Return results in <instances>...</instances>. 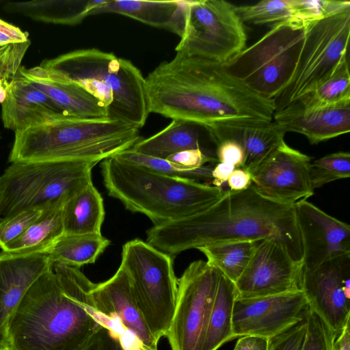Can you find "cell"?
<instances>
[{"instance_id":"obj_13","label":"cell","mask_w":350,"mask_h":350,"mask_svg":"<svg viewBox=\"0 0 350 350\" xmlns=\"http://www.w3.org/2000/svg\"><path fill=\"white\" fill-rule=\"evenodd\" d=\"M303 262L293 260L280 243L262 239L247 267L234 282L237 299L301 291Z\"/></svg>"},{"instance_id":"obj_22","label":"cell","mask_w":350,"mask_h":350,"mask_svg":"<svg viewBox=\"0 0 350 350\" xmlns=\"http://www.w3.org/2000/svg\"><path fill=\"white\" fill-rule=\"evenodd\" d=\"M22 74L47 95L68 118L94 119L109 117L101 101L76 83L40 66L27 69Z\"/></svg>"},{"instance_id":"obj_43","label":"cell","mask_w":350,"mask_h":350,"mask_svg":"<svg viewBox=\"0 0 350 350\" xmlns=\"http://www.w3.org/2000/svg\"><path fill=\"white\" fill-rule=\"evenodd\" d=\"M29 40L28 33L0 18V46Z\"/></svg>"},{"instance_id":"obj_38","label":"cell","mask_w":350,"mask_h":350,"mask_svg":"<svg viewBox=\"0 0 350 350\" xmlns=\"http://www.w3.org/2000/svg\"><path fill=\"white\" fill-rule=\"evenodd\" d=\"M51 206L44 208H29L8 217L0 218V248L23 234Z\"/></svg>"},{"instance_id":"obj_23","label":"cell","mask_w":350,"mask_h":350,"mask_svg":"<svg viewBox=\"0 0 350 350\" xmlns=\"http://www.w3.org/2000/svg\"><path fill=\"white\" fill-rule=\"evenodd\" d=\"M215 145L224 140L238 143L244 152L242 168L252 172L284 141V130L273 120L265 124L227 125L204 129Z\"/></svg>"},{"instance_id":"obj_39","label":"cell","mask_w":350,"mask_h":350,"mask_svg":"<svg viewBox=\"0 0 350 350\" xmlns=\"http://www.w3.org/2000/svg\"><path fill=\"white\" fill-rule=\"evenodd\" d=\"M348 6L349 1L340 0H295L296 21L310 22L323 18Z\"/></svg>"},{"instance_id":"obj_45","label":"cell","mask_w":350,"mask_h":350,"mask_svg":"<svg viewBox=\"0 0 350 350\" xmlns=\"http://www.w3.org/2000/svg\"><path fill=\"white\" fill-rule=\"evenodd\" d=\"M227 183L230 191H244L252 185L251 173L242 167L235 168Z\"/></svg>"},{"instance_id":"obj_7","label":"cell","mask_w":350,"mask_h":350,"mask_svg":"<svg viewBox=\"0 0 350 350\" xmlns=\"http://www.w3.org/2000/svg\"><path fill=\"white\" fill-rule=\"evenodd\" d=\"M88 161L11 163L0 176V218L68 199L92 183L97 164Z\"/></svg>"},{"instance_id":"obj_40","label":"cell","mask_w":350,"mask_h":350,"mask_svg":"<svg viewBox=\"0 0 350 350\" xmlns=\"http://www.w3.org/2000/svg\"><path fill=\"white\" fill-rule=\"evenodd\" d=\"M306 331L305 320L269 339L268 350H301Z\"/></svg>"},{"instance_id":"obj_34","label":"cell","mask_w":350,"mask_h":350,"mask_svg":"<svg viewBox=\"0 0 350 350\" xmlns=\"http://www.w3.org/2000/svg\"><path fill=\"white\" fill-rule=\"evenodd\" d=\"M295 0H262L248 5H234V10L243 23L269 25L296 21Z\"/></svg>"},{"instance_id":"obj_37","label":"cell","mask_w":350,"mask_h":350,"mask_svg":"<svg viewBox=\"0 0 350 350\" xmlns=\"http://www.w3.org/2000/svg\"><path fill=\"white\" fill-rule=\"evenodd\" d=\"M306 331L301 350H335L336 336L327 324L312 310L305 319Z\"/></svg>"},{"instance_id":"obj_42","label":"cell","mask_w":350,"mask_h":350,"mask_svg":"<svg viewBox=\"0 0 350 350\" xmlns=\"http://www.w3.org/2000/svg\"><path fill=\"white\" fill-rule=\"evenodd\" d=\"M215 155L218 162L231 164L242 167L244 152L241 146L232 140H224L216 145Z\"/></svg>"},{"instance_id":"obj_8","label":"cell","mask_w":350,"mask_h":350,"mask_svg":"<svg viewBox=\"0 0 350 350\" xmlns=\"http://www.w3.org/2000/svg\"><path fill=\"white\" fill-rule=\"evenodd\" d=\"M308 23L287 21L271 26L258 40L223 64L224 69L255 93L275 100L293 75Z\"/></svg>"},{"instance_id":"obj_16","label":"cell","mask_w":350,"mask_h":350,"mask_svg":"<svg viewBox=\"0 0 350 350\" xmlns=\"http://www.w3.org/2000/svg\"><path fill=\"white\" fill-rule=\"evenodd\" d=\"M311 158L284 141L251 172L252 185L265 197L277 202L295 204L312 196Z\"/></svg>"},{"instance_id":"obj_4","label":"cell","mask_w":350,"mask_h":350,"mask_svg":"<svg viewBox=\"0 0 350 350\" xmlns=\"http://www.w3.org/2000/svg\"><path fill=\"white\" fill-rule=\"evenodd\" d=\"M101 174L109 196L127 210L145 215L154 225L200 213L217 202L226 191L165 175L115 156L102 161Z\"/></svg>"},{"instance_id":"obj_21","label":"cell","mask_w":350,"mask_h":350,"mask_svg":"<svg viewBox=\"0 0 350 350\" xmlns=\"http://www.w3.org/2000/svg\"><path fill=\"white\" fill-rule=\"evenodd\" d=\"M273 120L284 131L304 135L317 144L350 131V101L311 109L291 104L274 113Z\"/></svg>"},{"instance_id":"obj_10","label":"cell","mask_w":350,"mask_h":350,"mask_svg":"<svg viewBox=\"0 0 350 350\" xmlns=\"http://www.w3.org/2000/svg\"><path fill=\"white\" fill-rule=\"evenodd\" d=\"M350 6L308 23L293 75L275 99L276 111L297 101L327 80L348 56Z\"/></svg>"},{"instance_id":"obj_33","label":"cell","mask_w":350,"mask_h":350,"mask_svg":"<svg viewBox=\"0 0 350 350\" xmlns=\"http://www.w3.org/2000/svg\"><path fill=\"white\" fill-rule=\"evenodd\" d=\"M114 156L124 161L170 176L189 179L210 185L212 183V171L215 163H208L197 169L187 170L167 159L144 155L131 148L122 151Z\"/></svg>"},{"instance_id":"obj_46","label":"cell","mask_w":350,"mask_h":350,"mask_svg":"<svg viewBox=\"0 0 350 350\" xmlns=\"http://www.w3.org/2000/svg\"><path fill=\"white\" fill-rule=\"evenodd\" d=\"M269 339L258 336H243L237 340L233 350H268Z\"/></svg>"},{"instance_id":"obj_3","label":"cell","mask_w":350,"mask_h":350,"mask_svg":"<svg viewBox=\"0 0 350 350\" xmlns=\"http://www.w3.org/2000/svg\"><path fill=\"white\" fill-rule=\"evenodd\" d=\"M146 242L170 256L211 244L239 240L271 239L303 262V247L295 204L277 202L252 185L241 191L226 190L206 210L193 215L154 225Z\"/></svg>"},{"instance_id":"obj_9","label":"cell","mask_w":350,"mask_h":350,"mask_svg":"<svg viewBox=\"0 0 350 350\" xmlns=\"http://www.w3.org/2000/svg\"><path fill=\"white\" fill-rule=\"evenodd\" d=\"M120 266L129 275L148 327L159 341L167 334L176 306L178 279L172 256L136 239L123 245Z\"/></svg>"},{"instance_id":"obj_47","label":"cell","mask_w":350,"mask_h":350,"mask_svg":"<svg viewBox=\"0 0 350 350\" xmlns=\"http://www.w3.org/2000/svg\"><path fill=\"white\" fill-rule=\"evenodd\" d=\"M235 168L237 167L227 163L217 162L215 163L212 171L211 185L221 188V185L227 182Z\"/></svg>"},{"instance_id":"obj_18","label":"cell","mask_w":350,"mask_h":350,"mask_svg":"<svg viewBox=\"0 0 350 350\" xmlns=\"http://www.w3.org/2000/svg\"><path fill=\"white\" fill-rule=\"evenodd\" d=\"M52 263L46 252H0V349L7 350V325L13 311Z\"/></svg>"},{"instance_id":"obj_27","label":"cell","mask_w":350,"mask_h":350,"mask_svg":"<svg viewBox=\"0 0 350 350\" xmlns=\"http://www.w3.org/2000/svg\"><path fill=\"white\" fill-rule=\"evenodd\" d=\"M63 218L64 234H101L103 199L92 182L66 201Z\"/></svg>"},{"instance_id":"obj_5","label":"cell","mask_w":350,"mask_h":350,"mask_svg":"<svg viewBox=\"0 0 350 350\" xmlns=\"http://www.w3.org/2000/svg\"><path fill=\"white\" fill-rule=\"evenodd\" d=\"M142 139L138 127L119 119L63 118L16 132L8 161L98 163Z\"/></svg>"},{"instance_id":"obj_50","label":"cell","mask_w":350,"mask_h":350,"mask_svg":"<svg viewBox=\"0 0 350 350\" xmlns=\"http://www.w3.org/2000/svg\"><path fill=\"white\" fill-rule=\"evenodd\" d=\"M0 350H1V349H0Z\"/></svg>"},{"instance_id":"obj_12","label":"cell","mask_w":350,"mask_h":350,"mask_svg":"<svg viewBox=\"0 0 350 350\" xmlns=\"http://www.w3.org/2000/svg\"><path fill=\"white\" fill-rule=\"evenodd\" d=\"M219 278L218 270L198 260L178 279L175 309L165 336L171 350H200Z\"/></svg>"},{"instance_id":"obj_31","label":"cell","mask_w":350,"mask_h":350,"mask_svg":"<svg viewBox=\"0 0 350 350\" xmlns=\"http://www.w3.org/2000/svg\"><path fill=\"white\" fill-rule=\"evenodd\" d=\"M260 241L219 242L202 247L198 250L204 254L211 266L234 283L249 264Z\"/></svg>"},{"instance_id":"obj_48","label":"cell","mask_w":350,"mask_h":350,"mask_svg":"<svg viewBox=\"0 0 350 350\" xmlns=\"http://www.w3.org/2000/svg\"><path fill=\"white\" fill-rule=\"evenodd\" d=\"M335 350H350V321H349L335 340Z\"/></svg>"},{"instance_id":"obj_28","label":"cell","mask_w":350,"mask_h":350,"mask_svg":"<svg viewBox=\"0 0 350 350\" xmlns=\"http://www.w3.org/2000/svg\"><path fill=\"white\" fill-rule=\"evenodd\" d=\"M236 299L234 283L219 272L213 303L200 350H217L226 342L235 338L232 320Z\"/></svg>"},{"instance_id":"obj_25","label":"cell","mask_w":350,"mask_h":350,"mask_svg":"<svg viewBox=\"0 0 350 350\" xmlns=\"http://www.w3.org/2000/svg\"><path fill=\"white\" fill-rule=\"evenodd\" d=\"M200 127L192 122L172 120L165 128L148 138H142L131 149L163 159L185 150L200 149L208 157L217 160L215 154L201 142Z\"/></svg>"},{"instance_id":"obj_2","label":"cell","mask_w":350,"mask_h":350,"mask_svg":"<svg viewBox=\"0 0 350 350\" xmlns=\"http://www.w3.org/2000/svg\"><path fill=\"white\" fill-rule=\"evenodd\" d=\"M79 269L61 262L31 286L7 325V350H85L103 327Z\"/></svg>"},{"instance_id":"obj_17","label":"cell","mask_w":350,"mask_h":350,"mask_svg":"<svg viewBox=\"0 0 350 350\" xmlns=\"http://www.w3.org/2000/svg\"><path fill=\"white\" fill-rule=\"evenodd\" d=\"M295 210L303 247V270L350 254L349 224L306 200L296 202Z\"/></svg>"},{"instance_id":"obj_49","label":"cell","mask_w":350,"mask_h":350,"mask_svg":"<svg viewBox=\"0 0 350 350\" xmlns=\"http://www.w3.org/2000/svg\"><path fill=\"white\" fill-rule=\"evenodd\" d=\"M4 3V1H0V3Z\"/></svg>"},{"instance_id":"obj_14","label":"cell","mask_w":350,"mask_h":350,"mask_svg":"<svg viewBox=\"0 0 350 350\" xmlns=\"http://www.w3.org/2000/svg\"><path fill=\"white\" fill-rule=\"evenodd\" d=\"M310 309L303 291L236 299L232 312L234 338L258 336L268 339L305 320Z\"/></svg>"},{"instance_id":"obj_6","label":"cell","mask_w":350,"mask_h":350,"mask_svg":"<svg viewBox=\"0 0 350 350\" xmlns=\"http://www.w3.org/2000/svg\"><path fill=\"white\" fill-rule=\"evenodd\" d=\"M40 66L81 86L103 103L109 117L139 129L145 124L150 113L145 78L131 61L86 49L44 59Z\"/></svg>"},{"instance_id":"obj_20","label":"cell","mask_w":350,"mask_h":350,"mask_svg":"<svg viewBox=\"0 0 350 350\" xmlns=\"http://www.w3.org/2000/svg\"><path fill=\"white\" fill-rule=\"evenodd\" d=\"M63 118H68L22 74L19 68L1 103L4 127L16 133Z\"/></svg>"},{"instance_id":"obj_30","label":"cell","mask_w":350,"mask_h":350,"mask_svg":"<svg viewBox=\"0 0 350 350\" xmlns=\"http://www.w3.org/2000/svg\"><path fill=\"white\" fill-rule=\"evenodd\" d=\"M109 244L102 234H63L46 253L52 262L80 268L94 263Z\"/></svg>"},{"instance_id":"obj_36","label":"cell","mask_w":350,"mask_h":350,"mask_svg":"<svg viewBox=\"0 0 350 350\" xmlns=\"http://www.w3.org/2000/svg\"><path fill=\"white\" fill-rule=\"evenodd\" d=\"M30 41L0 46V103L5 100L7 90L21 66Z\"/></svg>"},{"instance_id":"obj_1","label":"cell","mask_w":350,"mask_h":350,"mask_svg":"<svg viewBox=\"0 0 350 350\" xmlns=\"http://www.w3.org/2000/svg\"><path fill=\"white\" fill-rule=\"evenodd\" d=\"M150 113L204 129L269 123L274 99L264 98L226 71L223 64L177 53L145 78Z\"/></svg>"},{"instance_id":"obj_35","label":"cell","mask_w":350,"mask_h":350,"mask_svg":"<svg viewBox=\"0 0 350 350\" xmlns=\"http://www.w3.org/2000/svg\"><path fill=\"white\" fill-rule=\"evenodd\" d=\"M350 176V154L337 152L311 161L310 178L314 190L332 181Z\"/></svg>"},{"instance_id":"obj_32","label":"cell","mask_w":350,"mask_h":350,"mask_svg":"<svg viewBox=\"0 0 350 350\" xmlns=\"http://www.w3.org/2000/svg\"><path fill=\"white\" fill-rule=\"evenodd\" d=\"M350 101V72L348 56L341 62L334 74L312 92L292 103L303 109L334 105Z\"/></svg>"},{"instance_id":"obj_11","label":"cell","mask_w":350,"mask_h":350,"mask_svg":"<svg viewBox=\"0 0 350 350\" xmlns=\"http://www.w3.org/2000/svg\"><path fill=\"white\" fill-rule=\"evenodd\" d=\"M247 34L234 5L223 0L185 1L176 51L224 64L245 48Z\"/></svg>"},{"instance_id":"obj_26","label":"cell","mask_w":350,"mask_h":350,"mask_svg":"<svg viewBox=\"0 0 350 350\" xmlns=\"http://www.w3.org/2000/svg\"><path fill=\"white\" fill-rule=\"evenodd\" d=\"M105 0H33L5 1V11L46 23L75 25Z\"/></svg>"},{"instance_id":"obj_19","label":"cell","mask_w":350,"mask_h":350,"mask_svg":"<svg viewBox=\"0 0 350 350\" xmlns=\"http://www.w3.org/2000/svg\"><path fill=\"white\" fill-rule=\"evenodd\" d=\"M90 294L97 310L120 320L137 336L144 350H158L159 341L148 327L135 299L129 275L121 266L111 278L94 284Z\"/></svg>"},{"instance_id":"obj_44","label":"cell","mask_w":350,"mask_h":350,"mask_svg":"<svg viewBox=\"0 0 350 350\" xmlns=\"http://www.w3.org/2000/svg\"><path fill=\"white\" fill-rule=\"evenodd\" d=\"M85 350H124V349L119 340L103 327Z\"/></svg>"},{"instance_id":"obj_29","label":"cell","mask_w":350,"mask_h":350,"mask_svg":"<svg viewBox=\"0 0 350 350\" xmlns=\"http://www.w3.org/2000/svg\"><path fill=\"white\" fill-rule=\"evenodd\" d=\"M66 200L46 208L23 234L1 248V251L23 254L46 252L64 234L63 215Z\"/></svg>"},{"instance_id":"obj_24","label":"cell","mask_w":350,"mask_h":350,"mask_svg":"<svg viewBox=\"0 0 350 350\" xmlns=\"http://www.w3.org/2000/svg\"><path fill=\"white\" fill-rule=\"evenodd\" d=\"M185 1L105 0L89 14H119L181 36Z\"/></svg>"},{"instance_id":"obj_15","label":"cell","mask_w":350,"mask_h":350,"mask_svg":"<svg viewBox=\"0 0 350 350\" xmlns=\"http://www.w3.org/2000/svg\"><path fill=\"white\" fill-rule=\"evenodd\" d=\"M301 290L310 308L337 337L350 321V254L303 270Z\"/></svg>"},{"instance_id":"obj_41","label":"cell","mask_w":350,"mask_h":350,"mask_svg":"<svg viewBox=\"0 0 350 350\" xmlns=\"http://www.w3.org/2000/svg\"><path fill=\"white\" fill-rule=\"evenodd\" d=\"M187 170L199 168L207 163H217V160L211 159L200 149L185 150L173 154L167 159Z\"/></svg>"}]
</instances>
